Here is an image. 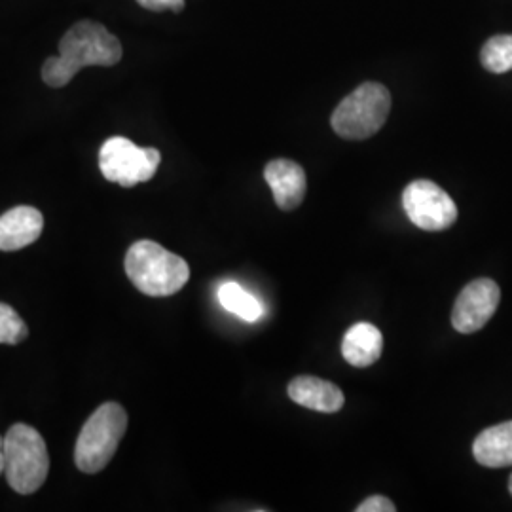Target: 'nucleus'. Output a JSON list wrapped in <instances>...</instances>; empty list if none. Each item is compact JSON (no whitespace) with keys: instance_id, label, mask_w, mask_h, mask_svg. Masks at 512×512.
Listing matches in <instances>:
<instances>
[{"instance_id":"nucleus-1","label":"nucleus","mask_w":512,"mask_h":512,"mask_svg":"<svg viewBox=\"0 0 512 512\" xmlns=\"http://www.w3.org/2000/svg\"><path fill=\"white\" fill-rule=\"evenodd\" d=\"M120 40L101 23L78 21L59 42V55L42 65V80L50 88H63L84 67H112L122 59Z\"/></svg>"},{"instance_id":"nucleus-2","label":"nucleus","mask_w":512,"mask_h":512,"mask_svg":"<svg viewBox=\"0 0 512 512\" xmlns=\"http://www.w3.org/2000/svg\"><path fill=\"white\" fill-rule=\"evenodd\" d=\"M124 266L129 281L147 296L179 293L190 279V268L184 258L148 239L129 247Z\"/></svg>"},{"instance_id":"nucleus-3","label":"nucleus","mask_w":512,"mask_h":512,"mask_svg":"<svg viewBox=\"0 0 512 512\" xmlns=\"http://www.w3.org/2000/svg\"><path fill=\"white\" fill-rule=\"evenodd\" d=\"M50 471L46 442L35 427L16 423L4 437V476L14 492L35 494Z\"/></svg>"},{"instance_id":"nucleus-4","label":"nucleus","mask_w":512,"mask_h":512,"mask_svg":"<svg viewBox=\"0 0 512 512\" xmlns=\"http://www.w3.org/2000/svg\"><path fill=\"white\" fill-rule=\"evenodd\" d=\"M128 429V412L122 404H101L84 423L74 448V463L86 475L101 473L114 458Z\"/></svg>"},{"instance_id":"nucleus-5","label":"nucleus","mask_w":512,"mask_h":512,"mask_svg":"<svg viewBox=\"0 0 512 512\" xmlns=\"http://www.w3.org/2000/svg\"><path fill=\"white\" fill-rule=\"evenodd\" d=\"M391 110V93L378 82H365L342 99L330 126L348 141H365L384 128Z\"/></svg>"},{"instance_id":"nucleus-6","label":"nucleus","mask_w":512,"mask_h":512,"mask_svg":"<svg viewBox=\"0 0 512 512\" xmlns=\"http://www.w3.org/2000/svg\"><path fill=\"white\" fill-rule=\"evenodd\" d=\"M160 162V150L137 147L126 137H110L99 152V167L103 177L124 188L150 181L156 175Z\"/></svg>"},{"instance_id":"nucleus-7","label":"nucleus","mask_w":512,"mask_h":512,"mask_svg":"<svg viewBox=\"0 0 512 512\" xmlns=\"http://www.w3.org/2000/svg\"><path fill=\"white\" fill-rule=\"evenodd\" d=\"M403 207L410 222L425 232L448 230L458 220V205L450 194L427 179L404 188Z\"/></svg>"},{"instance_id":"nucleus-8","label":"nucleus","mask_w":512,"mask_h":512,"mask_svg":"<svg viewBox=\"0 0 512 512\" xmlns=\"http://www.w3.org/2000/svg\"><path fill=\"white\" fill-rule=\"evenodd\" d=\"M501 300V289L494 279L482 277L471 281L454 304L452 327L461 334H473L484 329L486 323L494 317Z\"/></svg>"},{"instance_id":"nucleus-9","label":"nucleus","mask_w":512,"mask_h":512,"mask_svg":"<svg viewBox=\"0 0 512 512\" xmlns=\"http://www.w3.org/2000/svg\"><path fill=\"white\" fill-rule=\"evenodd\" d=\"M264 179L272 188L275 203L283 211H293L306 198L308 179L302 165L287 158H277L266 165Z\"/></svg>"},{"instance_id":"nucleus-10","label":"nucleus","mask_w":512,"mask_h":512,"mask_svg":"<svg viewBox=\"0 0 512 512\" xmlns=\"http://www.w3.org/2000/svg\"><path fill=\"white\" fill-rule=\"evenodd\" d=\"M44 230L42 213L29 207L19 205L6 211L0 217V251H19L33 245Z\"/></svg>"},{"instance_id":"nucleus-11","label":"nucleus","mask_w":512,"mask_h":512,"mask_svg":"<svg viewBox=\"0 0 512 512\" xmlns=\"http://www.w3.org/2000/svg\"><path fill=\"white\" fill-rule=\"evenodd\" d=\"M287 393L293 403L321 414H336L346 403V397L338 385L315 376L294 378L287 387Z\"/></svg>"},{"instance_id":"nucleus-12","label":"nucleus","mask_w":512,"mask_h":512,"mask_svg":"<svg viewBox=\"0 0 512 512\" xmlns=\"http://www.w3.org/2000/svg\"><path fill=\"white\" fill-rule=\"evenodd\" d=\"M384 351V336L372 323H357L342 340V355L355 368L372 366Z\"/></svg>"},{"instance_id":"nucleus-13","label":"nucleus","mask_w":512,"mask_h":512,"mask_svg":"<svg viewBox=\"0 0 512 512\" xmlns=\"http://www.w3.org/2000/svg\"><path fill=\"white\" fill-rule=\"evenodd\" d=\"M476 461L490 469H503L512 465V421H503L484 429L473 442Z\"/></svg>"},{"instance_id":"nucleus-14","label":"nucleus","mask_w":512,"mask_h":512,"mask_svg":"<svg viewBox=\"0 0 512 512\" xmlns=\"http://www.w3.org/2000/svg\"><path fill=\"white\" fill-rule=\"evenodd\" d=\"M219 302L224 310L238 315L239 319L247 323H255L264 315L262 302L234 281H226L220 285Z\"/></svg>"},{"instance_id":"nucleus-15","label":"nucleus","mask_w":512,"mask_h":512,"mask_svg":"<svg viewBox=\"0 0 512 512\" xmlns=\"http://www.w3.org/2000/svg\"><path fill=\"white\" fill-rule=\"evenodd\" d=\"M480 61L486 71L494 74L512 71V35L490 38L480 52Z\"/></svg>"},{"instance_id":"nucleus-16","label":"nucleus","mask_w":512,"mask_h":512,"mask_svg":"<svg viewBox=\"0 0 512 512\" xmlns=\"http://www.w3.org/2000/svg\"><path fill=\"white\" fill-rule=\"evenodd\" d=\"M29 336L25 321L19 317L18 311L8 304H0V344L16 346Z\"/></svg>"},{"instance_id":"nucleus-17","label":"nucleus","mask_w":512,"mask_h":512,"mask_svg":"<svg viewBox=\"0 0 512 512\" xmlns=\"http://www.w3.org/2000/svg\"><path fill=\"white\" fill-rule=\"evenodd\" d=\"M397 511V507H395V503L389 499V497H385V495H372V497H368L365 499L355 512H395Z\"/></svg>"},{"instance_id":"nucleus-18","label":"nucleus","mask_w":512,"mask_h":512,"mask_svg":"<svg viewBox=\"0 0 512 512\" xmlns=\"http://www.w3.org/2000/svg\"><path fill=\"white\" fill-rule=\"evenodd\" d=\"M139 6L147 8L150 12H181L184 8V0H137Z\"/></svg>"},{"instance_id":"nucleus-19","label":"nucleus","mask_w":512,"mask_h":512,"mask_svg":"<svg viewBox=\"0 0 512 512\" xmlns=\"http://www.w3.org/2000/svg\"><path fill=\"white\" fill-rule=\"evenodd\" d=\"M4 475V437H0V476Z\"/></svg>"},{"instance_id":"nucleus-20","label":"nucleus","mask_w":512,"mask_h":512,"mask_svg":"<svg viewBox=\"0 0 512 512\" xmlns=\"http://www.w3.org/2000/svg\"><path fill=\"white\" fill-rule=\"evenodd\" d=\"M509 492H511L512 495V475L511 478H509Z\"/></svg>"}]
</instances>
